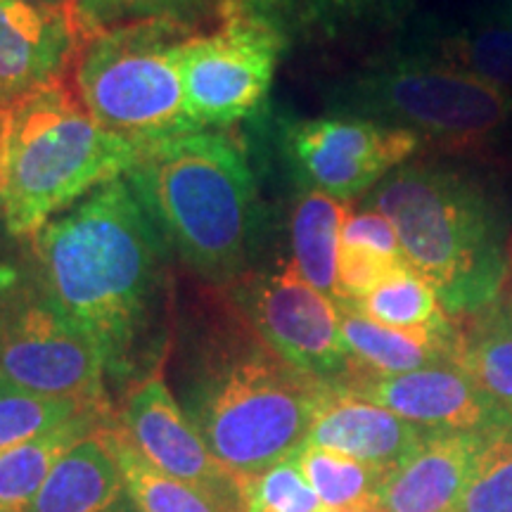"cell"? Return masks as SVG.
Listing matches in <instances>:
<instances>
[{"mask_svg":"<svg viewBox=\"0 0 512 512\" xmlns=\"http://www.w3.org/2000/svg\"><path fill=\"white\" fill-rule=\"evenodd\" d=\"M178 373L183 411L235 479L292 458L330 392L275 354L233 304L192 335Z\"/></svg>","mask_w":512,"mask_h":512,"instance_id":"7a4b0ae2","label":"cell"},{"mask_svg":"<svg viewBox=\"0 0 512 512\" xmlns=\"http://www.w3.org/2000/svg\"><path fill=\"white\" fill-rule=\"evenodd\" d=\"M0 375L29 392L110 413L98 347L48 304L36 280L0 292Z\"/></svg>","mask_w":512,"mask_h":512,"instance_id":"ba28073f","label":"cell"},{"mask_svg":"<svg viewBox=\"0 0 512 512\" xmlns=\"http://www.w3.org/2000/svg\"><path fill=\"white\" fill-rule=\"evenodd\" d=\"M411 0H292V22L337 38L394 22Z\"/></svg>","mask_w":512,"mask_h":512,"instance_id":"83f0119b","label":"cell"},{"mask_svg":"<svg viewBox=\"0 0 512 512\" xmlns=\"http://www.w3.org/2000/svg\"><path fill=\"white\" fill-rule=\"evenodd\" d=\"M19 3H27L31 8L46 10V12H62V10L74 8V0H19Z\"/></svg>","mask_w":512,"mask_h":512,"instance_id":"d6a6232c","label":"cell"},{"mask_svg":"<svg viewBox=\"0 0 512 512\" xmlns=\"http://www.w3.org/2000/svg\"><path fill=\"white\" fill-rule=\"evenodd\" d=\"M328 110L403 128L422 145L465 157L489 152L512 126L510 93L401 48L337 81Z\"/></svg>","mask_w":512,"mask_h":512,"instance_id":"8992f818","label":"cell"},{"mask_svg":"<svg viewBox=\"0 0 512 512\" xmlns=\"http://www.w3.org/2000/svg\"><path fill=\"white\" fill-rule=\"evenodd\" d=\"M81 43L98 31L140 22V19H181L200 27L202 12L192 0H74Z\"/></svg>","mask_w":512,"mask_h":512,"instance_id":"f546056e","label":"cell"},{"mask_svg":"<svg viewBox=\"0 0 512 512\" xmlns=\"http://www.w3.org/2000/svg\"><path fill=\"white\" fill-rule=\"evenodd\" d=\"M335 387L377 403L427 430L489 432L512 422L510 415L456 363L401 375H373L351 368Z\"/></svg>","mask_w":512,"mask_h":512,"instance_id":"7c38bea8","label":"cell"},{"mask_svg":"<svg viewBox=\"0 0 512 512\" xmlns=\"http://www.w3.org/2000/svg\"><path fill=\"white\" fill-rule=\"evenodd\" d=\"M245 512H323V503L299 470L297 458L268 467L259 475L238 477Z\"/></svg>","mask_w":512,"mask_h":512,"instance_id":"f1b7e54d","label":"cell"},{"mask_svg":"<svg viewBox=\"0 0 512 512\" xmlns=\"http://www.w3.org/2000/svg\"><path fill=\"white\" fill-rule=\"evenodd\" d=\"M228 302L294 370L328 384L349 375L351 356L339 328V309L306 283L292 261L247 271L228 285Z\"/></svg>","mask_w":512,"mask_h":512,"instance_id":"30bf717a","label":"cell"},{"mask_svg":"<svg viewBox=\"0 0 512 512\" xmlns=\"http://www.w3.org/2000/svg\"><path fill=\"white\" fill-rule=\"evenodd\" d=\"M456 323V363L512 418V294Z\"/></svg>","mask_w":512,"mask_h":512,"instance_id":"7402d4cb","label":"cell"},{"mask_svg":"<svg viewBox=\"0 0 512 512\" xmlns=\"http://www.w3.org/2000/svg\"><path fill=\"white\" fill-rule=\"evenodd\" d=\"M366 207L392 221L408 266L437 292L451 320L503 294L510 221L482 176L444 162L403 164L375 185Z\"/></svg>","mask_w":512,"mask_h":512,"instance_id":"3957f363","label":"cell"},{"mask_svg":"<svg viewBox=\"0 0 512 512\" xmlns=\"http://www.w3.org/2000/svg\"><path fill=\"white\" fill-rule=\"evenodd\" d=\"M285 48V29L247 15H226L211 34L188 38L181 48V76L195 126H230L259 112Z\"/></svg>","mask_w":512,"mask_h":512,"instance_id":"9c48e42d","label":"cell"},{"mask_svg":"<svg viewBox=\"0 0 512 512\" xmlns=\"http://www.w3.org/2000/svg\"><path fill=\"white\" fill-rule=\"evenodd\" d=\"M323 512H358V510H323Z\"/></svg>","mask_w":512,"mask_h":512,"instance_id":"8d00e7d4","label":"cell"},{"mask_svg":"<svg viewBox=\"0 0 512 512\" xmlns=\"http://www.w3.org/2000/svg\"><path fill=\"white\" fill-rule=\"evenodd\" d=\"M351 309L399 330H446L456 323L448 318L437 292L411 266L394 271Z\"/></svg>","mask_w":512,"mask_h":512,"instance_id":"484cf974","label":"cell"},{"mask_svg":"<svg viewBox=\"0 0 512 512\" xmlns=\"http://www.w3.org/2000/svg\"><path fill=\"white\" fill-rule=\"evenodd\" d=\"M119 425L133 448L159 472L211 494L240 498L238 479L214 458L207 441L159 375L128 392Z\"/></svg>","mask_w":512,"mask_h":512,"instance_id":"4fadbf2b","label":"cell"},{"mask_svg":"<svg viewBox=\"0 0 512 512\" xmlns=\"http://www.w3.org/2000/svg\"><path fill=\"white\" fill-rule=\"evenodd\" d=\"M100 434L117 458L128 498L138 512H245L240 498L211 494L152 467L133 448L114 418L100 427Z\"/></svg>","mask_w":512,"mask_h":512,"instance_id":"44dd1931","label":"cell"},{"mask_svg":"<svg viewBox=\"0 0 512 512\" xmlns=\"http://www.w3.org/2000/svg\"><path fill=\"white\" fill-rule=\"evenodd\" d=\"M510 266H512V245H510Z\"/></svg>","mask_w":512,"mask_h":512,"instance_id":"74e56055","label":"cell"},{"mask_svg":"<svg viewBox=\"0 0 512 512\" xmlns=\"http://www.w3.org/2000/svg\"><path fill=\"white\" fill-rule=\"evenodd\" d=\"M5 228L34 235L102 185L131 174L145 145L102 128L72 81L29 93L3 114Z\"/></svg>","mask_w":512,"mask_h":512,"instance_id":"5b68a950","label":"cell"},{"mask_svg":"<svg viewBox=\"0 0 512 512\" xmlns=\"http://www.w3.org/2000/svg\"><path fill=\"white\" fill-rule=\"evenodd\" d=\"M420 147L411 131L342 114L294 119L283 128L285 162L302 190L344 202L382 183Z\"/></svg>","mask_w":512,"mask_h":512,"instance_id":"8fae6325","label":"cell"},{"mask_svg":"<svg viewBox=\"0 0 512 512\" xmlns=\"http://www.w3.org/2000/svg\"><path fill=\"white\" fill-rule=\"evenodd\" d=\"M456 512H512V422L484 434Z\"/></svg>","mask_w":512,"mask_h":512,"instance_id":"4316f807","label":"cell"},{"mask_svg":"<svg viewBox=\"0 0 512 512\" xmlns=\"http://www.w3.org/2000/svg\"><path fill=\"white\" fill-rule=\"evenodd\" d=\"M294 458L325 510L373 512L377 491L389 475L387 467L368 465L313 446H302Z\"/></svg>","mask_w":512,"mask_h":512,"instance_id":"cb8c5ba5","label":"cell"},{"mask_svg":"<svg viewBox=\"0 0 512 512\" xmlns=\"http://www.w3.org/2000/svg\"><path fill=\"white\" fill-rule=\"evenodd\" d=\"M107 422L110 420H76L62 430L0 453V512H29L38 491L64 453Z\"/></svg>","mask_w":512,"mask_h":512,"instance_id":"603a6c76","label":"cell"},{"mask_svg":"<svg viewBox=\"0 0 512 512\" xmlns=\"http://www.w3.org/2000/svg\"><path fill=\"white\" fill-rule=\"evenodd\" d=\"M342 245L366 247L382 256H389V259L394 261H406L399 235H396L392 221H389L384 214H380V211L368 209V207L358 211V214H351L347 223H344Z\"/></svg>","mask_w":512,"mask_h":512,"instance_id":"4dcf8cb0","label":"cell"},{"mask_svg":"<svg viewBox=\"0 0 512 512\" xmlns=\"http://www.w3.org/2000/svg\"><path fill=\"white\" fill-rule=\"evenodd\" d=\"M491 15L512 22V0H491Z\"/></svg>","mask_w":512,"mask_h":512,"instance_id":"d590c367","label":"cell"},{"mask_svg":"<svg viewBox=\"0 0 512 512\" xmlns=\"http://www.w3.org/2000/svg\"><path fill=\"white\" fill-rule=\"evenodd\" d=\"M0 219L5 221V147L0 138Z\"/></svg>","mask_w":512,"mask_h":512,"instance_id":"e575fe53","label":"cell"},{"mask_svg":"<svg viewBox=\"0 0 512 512\" xmlns=\"http://www.w3.org/2000/svg\"><path fill=\"white\" fill-rule=\"evenodd\" d=\"M126 505L124 475L98 430L64 453L29 512H124Z\"/></svg>","mask_w":512,"mask_h":512,"instance_id":"d6986e66","label":"cell"},{"mask_svg":"<svg viewBox=\"0 0 512 512\" xmlns=\"http://www.w3.org/2000/svg\"><path fill=\"white\" fill-rule=\"evenodd\" d=\"M349 202L320 190H302L290 216L292 264L311 287L342 304L339 292V252L342 230L349 219Z\"/></svg>","mask_w":512,"mask_h":512,"instance_id":"ffe728a7","label":"cell"},{"mask_svg":"<svg viewBox=\"0 0 512 512\" xmlns=\"http://www.w3.org/2000/svg\"><path fill=\"white\" fill-rule=\"evenodd\" d=\"M126 181L192 273L228 287L249 271L256 188L233 136L207 128L145 145Z\"/></svg>","mask_w":512,"mask_h":512,"instance_id":"277c9868","label":"cell"},{"mask_svg":"<svg viewBox=\"0 0 512 512\" xmlns=\"http://www.w3.org/2000/svg\"><path fill=\"white\" fill-rule=\"evenodd\" d=\"M339 328L351 368L373 375H401L456 363L458 358V323L446 330H399L375 323L354 309H339Z\"/></svg>","mask_w":512,"mask_h":512,"instance_id":"ac0fdd59","label":"cell"},{"mask_svg":"<svg viewBox=\"0 0 512 512\" xmlns=\"http://www.w3.org/2000/svg\"><path fill=\"white\" fill-rule=\"evenodd\" d=\"M197 5V10L202 12V17H214L221 19V8H223V0H192Z\"/></svg>","mask_w":512,"mask_h":512,"instance_id":"836d02e7","label":"cell"},{"mask_svg":"<svg viewBox=\"0 0 512 512\" xmlns=\"http://www.w3.org/2000/svg\"><path fill=\"white\" fill-rule=\"evenodd\" d=\"M399 48L512 95V22L491 12L467 22L425 19Z\"/></svg>","mask_w":512,"mask_h":512,"instance_id":"e0dca14e","label":"cell"},{"mask_svg":"<svg viewBox=\"0 0 512 512\" xmlns=\"http://www.w3.org/2000/svg\"><path fill=\"white\" fill-rule=\"evenodd\" d=\"M430 434L427 427L399 418L387 408L330 384L304 446L323 448L361 463L394 470Z\"/></svg>","mask_w":512,"mask_h":512,"instance_id":"2e32d148","label":"cell"},{"mask_svg":"<svg viewBox=\"0 0 512 512\" xmlns=\"http://www.w3.org/2000/svg\"><path fill=\"white\" fill-rule=\"evenodd\" d=\"M0 128H3V117H0Z\"/></svg>","mask_w":512,"mask_h":512,"instance_id":"f35d334b","label":"cell"},{"mask_svg":"<svg viewBox=\"0 0 512 512\" xmlns=\"http://www.w3.org/2000/svg\"><path fill=\"white\" fill-rule=\"evenodd\" d=\"M83 418L112 420V413L93 411L69 399L29 392L0 375V453L62 430Z\"/></svg>","mask_w":512,"mask_h":512,"instance_id":"d4e9b609","label":"cell"},{"mask_svg":"<svg viewBox=\"0 0 512 512\" xmlns=\"http://www.w3.org/2000/svg\"><path fill=\"white\" fill-rule=\"evenodd\" d=\"M200 31L181 19H140L88 36L72 88L102 128L133 143L200 131L185 107L181 48Z\"/></svg>","mask_w":512,"mask_h":512,"instance_id":"52a82bcc","label":"cell"},{"mask_svg":"<svg viewBox=\"0 0 512 512\" xmlns=\"http://www.w3.org/2000/svg\"><path fill=\"white\" fill-rule=\"evenodd\" d=\"M36 285L98 347L117 384L157 375L169 342L171 247L126 178L102 185L34 235Z\"/></svg>","mask_w":512,"mask_h":512,"instance_id":"6da1fadb","label":"cell"},{"mask_svg":"<svg viewBox=\"0 0 512 512\" xmlns=\"http://www.w3.org/2000/svg\"><path fill=\"white\" fill-rule=\"evenodd\" d=\"M247 15L285 29L292 24V0H223L221 17ZM221 22V19H219Z\"/></svg>","mask_w":512,"mask_h":512,"instance_id":"1f68e13d","label":"cell"},{"mask_svg":"<svg viewBox=\"0 0 512 512\" xmlns=\"http://www.w3.org/2000/svg\"><path fill=\"white\" fill-rule=\"evenodd\" d=\"M484 434L430 430L384 477L373 512H456Z\"/></svg>","mask_w":512,"mask_h":512,"instance_id":"9a60e30c","label":"cell"},{"mask_svg":"<svg viewBox=\"0 0 512 512\" xmlns=\"http://www.w3.org/2000/svg\"><path fill=\"white\" fill-rule=\"evenodd\" d=\"M79 46L74 8L46 12L0 0V117L38 88L69 79Z\"/></svg>","mask_w":512,"mask_h":512,"instance_id":"5bb4252c","label":"cell"}]
</instances>
